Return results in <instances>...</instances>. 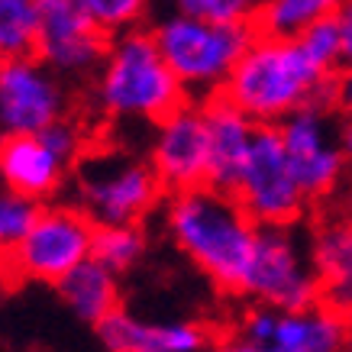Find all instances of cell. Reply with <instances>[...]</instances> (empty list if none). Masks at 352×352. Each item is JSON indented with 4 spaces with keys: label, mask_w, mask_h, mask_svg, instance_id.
<instances>
[{
    "label": "cell",
    "mask_w": 352,
    "mask_h": 352,
    "mask_svg": "<svg viewBox=\"0 0 352 352\" xmlns=\"http://www.w3.org/2000/svg\"><path fill=\"white\" fill-rule=\"evenodd\" d=\"M39 0H0V58L36 55Z\"/></svg>",
    "instance_id": "21"
},
{
    "label": "cell",
    "mask_w": 352,
    "mask_h": 352,
    "mask_svg": "<svg viewBox=\"0 0 352 352\" xmlns=\"http://www.w3.org/2000/svg\"><path fill=\"white\" fill-rule=\"evenodd\" d=\"M87 152L85 126L65 117L43 133L0 139V188L32 204L55 201Z\"/></svg>",
    "instance_id": "6"
},
{
    "label": "cell",
    "mask_w": 352,
    "mask_h": 352,
    "mask_svg": "<svg viewBox=\"0 0 352 352\" xmlns=\"http://www.w3.org/2000/svg\"><path fill=\"white\" fill-rule=\"evenodd\" d=\"M91 100L113 123L155 126L191 97L162 58L152 30H126L110 36L107 55L91 78Z\"/></svg>",
    "instance_id": "3"
},
{
    "label": "cell",
    "mask_w": 352,
    "mask_h": 352,
    "mask_svg": "<svg viewBox=\"0 0 352 352\" xmlns=\"http://www.w3.org/2000/svg\"><path fill=\"white\" fill-rule=\"evenodd\" d=\"M149 252V236L139 226H97L94 233V252L97 262H104L110 272L129 275L133 268Z\"/></svg>",
    "instance_id": "20"
},
{
    "label": "cell",
    "mask_w": 352,
    "mask_h": 352,
    "mask_svg": "<svg viewBox=\"0 0 352 352\" xmlns=\"http://www.w3.org/2000/svg\"><path fill=\"white\" fill-rule=\"evenodd\" d=\"M207 352H233V346H230V342H223V346H214V349H207Z\"/></svg>",
    "instance_id": "29"
},
{
    "label": "cell",
    "mask_w": 352,
    "mask_h": 352,
    "mask_svg": "<svg viewBox=\"0 0 352 352\" xmlns=\"http://www.w3.org/2000/svg\"><path fill=\"white\" fill-rule=\"evenodd\" d=\"M149 165L168 194L207 184L210 175V139L204 100H184L178 110L162 117L149 136Z\"/></svg>",
    "instance_id": "14"
},
{
    "label": "cell",
    "mask_w": 352,
    "mask_h": 352,
    "mask_svg": "<svg viewBox=\"0 0 352 352\" xmlns=\"http://www.w3.org/2000/svg\"><path fill=\"white\" fill-rule=\"evenodd\" d=\"M162 226L175 249L220 291L239 294L256 252L258 223L230 191L214 184L168 194Z\"/></svg>",
    "instance_id": "1"
},
{
    "label": "cell",
    "mask_w": 352,
    "mask_h": 352,
    "mask_svg": "<svg viewBox=\"0 0 352 352\" xmlns=\"http://www.w3.org/2000/svg\"><path fill=\"white\" fill-rule=\"evenodd\" d=\"M342 352H346V349H342Z\"/></svg>",
    "instance_id": "31"
},
{
    "label": "cell",
    "mask_w": 352,
    "mask_h": 352,
    "mask_svg": "<svg viewBox=\"0 0 352 352\" xmlns=\"http://www.w3.org/2000/svg\"><path fill=\"white\" fill-rule=\"evenodd\" d=\"M340 142H342V155H346V171L352 175V117H346L340 123Z\"/></svg>",
    "instance_id": "28"
},
{
    "label": "cell",
    "mask_w": 352,
    "mask_h": 352,
    "mask_svg": "<svg viewBox=\"0 0 352 352\" xmlns=\"http://www.w3.org/2000/svg\"><path fill=\"white\" fill-rule=\"evenodd\" d=\"M75 207H81L94 226H139L162 204L159 175L129 149H87L72 171Z\"/></svg>",
    "instance_id": "5"
},
{
    "label": "cell",
    "mask_w": 352,
    "mask_h": 352,
    "mask_svg": "<svg viewBox=\"0 0 352 352\" xmlns=\"http://www.w3.org/2000/svg\"><path fill=\"white\" fill-rule=\"evenodd\" d=\"M349 342V320L327 304L268 307L252 304L230 340L233 352H342Z\"/></svg>",
    "instance_id": "9"
},
{
    "label": "cell",
    "mask_w": 352,
    "mask_h": 352,
    "mask_svg": "<svg viewBox=\"0 0 352 352\" xmlns=\"http://www.w3.org/2000/svg\"><path fill=\"white\" fill-rule=\"evenodd\" d=\"M333 110L342 117H352V62L333 75Z\"/></svg>",
    "instance_id": "26"
},
{
    "label": "cell",
    "mask_w": 352,
    "mask_h": 352,
    "mask_svg": "<svg viewBox=\"0 0 352 352\" xmlns=\"http://www.w3.org/2000/svg\"><path fill=\"white\" fill-rule=\"evenodd\" d=\"M97 226L87 220L81 207L72 204H43L13 252L3 258L23 281H39V285H58L75 265L94 252Z\"/></svg>",
    "instance_id": "7"
},
{
    "label": "cell",
    "mask_w": 352,
    "mask_h": 352,
    "mask_svg": "<svg viewBox=\"0 0 352 352\" xmlns=\"http://www.w3.org/2000/svg\"><path fill=\"white\" fill-rule=\"evenodd\" d=\"M233 197L258 226H294L307 207L298 178L285 155L278 126H258Z\"/></svg>",
    "instance_id": "11"
},
{
    "label": "cell",
    "mask_w": 352,
    "mask_h": 352,
    "mask_svg": "<svg viewBox=\"0 0 352 352\" xmlns=\"http://www.w3.org/2000/svg\"><path fill=\"white\" fill-rule=\"evenodd\" d=\"M78 3L107 36L139 30V23L149 10V0H78Z\"/></svg>",
    "instance_id": "23"
},
{
    "label": "cell",
    "mask_w": 352,
    "mask_h": 352,
    "mask_svg": "<svg viewBox=\"0 0 352 352\" xmlns=\"http://www.w3.org/2000/svg\"><path fill=\"white\" fill-rule=\"evenodd\" d=\"M68 81L39 55L0 58V139L43 133L68 117Z\"/></svg>",
    "instance_id": "12"
},
{
    "label": "cell",
    "mask_w": 352,
    "mask_h": 352,
    "mask_svg": "<svg viewBox=\"0 0 352 352\" xmlns=\"http://www.w3.org/2000/svg\"><path fill=\"white\" fill-rule=\"evenodd\" d=\"M55 288L65 307L91 327H97L120 307V275L110 272L104 262H97L94 256L72 268Z\"/></svg>",
    "instance_id": "18"
},
{
    "label": "cell",
    "mask_w": 352,
    "mask_h": 352,
    "mask_svg": "<svg viewBox=\"0 0 352 352\" xmlns=\"http://www.w3.org/2000/svg\"><path fill=\"white\" fill-rule=\"evenodd\" d=\"M320 304L352 320V217H330L310 236Z\"/></svg>",
    "instance_id": "17"
},
{
    "label": "cell",
    "mask_w": 352,
    "mask_h": 352,
    "mask_svg": "<svg viewBox=\"0 0 352 352\" xmlns=\"http://www.w3.org/2000/svg\"><path fill=\"white\" fill-rule=\"evenodd\" d=\"M243 298L268 307H307L320 300L310 239L294 226H258L256 252L243 281Z\"/></svg>",
    "instance_id": "8"
},
{
    "label": "cell",
    "mask_w": 352,
    "mask_h": 352,
    "mask_svg": "<svg viewBox=\"0 0 352 352\" xmlns=\"http://www.w3.org/2000/svg\"><path fill=\"white\" fill-rule=\"evenodd\" d=\"M220 97L258 126H278L307 104L333 107V75L310 62L298 39L256 36L226 78Z\"/></svg>",
    "instance_id": "2"
},
{
    "label": "cell",
    "mask_w": 352,
    "mask_h": 352,
    "mask_svg": "<svg viewBox=\"0 0 352 352\" xmlns=\"http://www.w3.org/2000/svg\"><path fill=\"white\" fill-rule=\"evenodd\" d=\"M298 45L304 49L310 62L317 65L320 72L327 75H336L342 65V36H340V23L336 16H327V20L314 23L307 32H300L298 36Z\"/></svg>",
    "instance_id": "22"
},
{
    "label": "cell",
    "mask_w": 352,
    "mask_h": 352,
    "mask_svg": "<svg viewBox=\"0 0 352 352\" xmlns=\"http://www.w3.org/2000/svg\"><path fill=\"white\" fill-rule=\"evenodd\" d=\"M278 136L307 201H327L340 191L346 155L340 142V123L330 104H307L278 123Z\"/></svg>",
    "instance_id": "10"
},
{
    "label": "cell",
    "mask_w": 352,
    "mask_h": 352,
    "mask_svg": "<svg viewBox=\"0 0 352 352\" xmlns=\"http://www.w3.org/2000/svg\"><path fill=\"white\" fill-rule=\"evenodd\" d=\"M340 7L342 0H262L252 16V30L268 39H298L314 23L336 16Z\"/></svg>",
    "instance_id": "19"
},
{
    "label": "cell",
    "mask_w": 352,
    "mask_h": 352,
    "mask_svg": "<svg viewBox=\"0 0 352 352\" xmlns=\"http://www.w3.org/2000/svg\"><path fill=\"white\" fill-rule=\"evenodd\" d=\"M349 217H352V201H349Z\"/></svg>",
    "instance_id": "30"
},
{
    "label": "cell",
    "mask_w": 352,
    "mask_h": 352,
    "mask_svg": "<svg viewBox=\"0 0 352 352\" xmlns=\"http://www.w3.org/2000/svg\"><path fill=\"white\" fill-rule=\"evenodd\" d=\"M336 23H340V36H342V62L349 65L352 62V0H342Z\"/></svg>",
    "instance_id": "27"
},
{
    "label": "cell",
    "mask_w": 352,
    "mask_h": 352,
    "mask_svg": "<svg viewBox=\"0 0 352 352\" xmlns=\"http://www.w3.org/2000/svg\"><path fill=\"white\" fill-rule=\"evenodd\" d=\"M43 204H32L20 194L0 188V262L13 252V245L20 243L26 230L32 226L36 214H39Z\"/></svg>",
    "instance_id": "24"
},
{
    "label": "cell",
    "mask_w": 352,
    "mask_h": 352,
    "mask_svg": "<svg viewBox=\"0 0 352 352\" xmlns=\"http://www.w3.org/2000/svg\"><path fill=\"white\" fill-rule=\"evenodd\" d=\"M107 352H207L210 336L194 320H152L117 307L94 327Z\"/></svg>",
    "instance_id": "15"
},
{
    "label": "cell",
    "mask_w": 352,
    "mask_h": 352,
    "mask_svg": "<svg viewBox=\"0 0 352 352\" xmlns=\"http://www.w3.org/2000/svg\"><path fill=\"white\" fill-rule=\"evenodd\" d=\"M107 49L110 36L87 16L78 0H39L36 55L65 81L94 78Z\"/></svg>",
    "instance_id": "13"
},
{
    "label": "cell",
    "mask_w": 352,
    "mask_h": 352,
    "mask_svg": "<svg viewBox=\"0 0 352 352\" xmlns=\"http://www.w3.org/2000/svg\"><path fill=\"white\" fill-rule=\"evenodd\" d=\"M204 113H207V139H210V175H207V184L233 194L236 182H239V171H243L245 159H249L258 123H252L243 110L233 107L220 94L204 100Z\"/></svg>",
    "instance_id": "16"
},
{
    "label": "cell",
    "mask_w": 352,
    "mask_h": 352,
    "mask_svg": "<svg viewBox=\"0 0 352 352\" xmlns=\"http://www.w3.org/2000/svg\"><path fill=\"white\" fill-rule=\"evenodd\" d=\"M262 0H175V10L210 23H252Z\"/></svg>",
    "instance_id": "25"
},
{
    "label": "cell",
    "mask_w": 352,
    "mask_h": 352,
    "mask_svg": "<svg viewBox=\"0 0 352 352\" xmlns=\"http://www.w3.org/2000/svg\"><path fill=\"white\" fill-rule=\"evenodd\" d=\"M155 45L191 100H210L223 91L236 62L252 45V23H210L171 13L152 26Z\"/></svg>",
    "instance_id": "4"
}]
</instances>
